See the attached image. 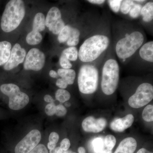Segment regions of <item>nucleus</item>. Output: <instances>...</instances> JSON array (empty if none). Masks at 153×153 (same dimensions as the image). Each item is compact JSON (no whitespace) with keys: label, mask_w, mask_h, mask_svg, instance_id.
<instances>
[{"label":"nucleus","mask_w":153,"mask_h":153,"mask_svg":"<svg viewBox=\"0 0 153 153\" xmlns=\"http://www.w3.org/2000/svg\"><path fill=\"white\" fill-rule=\"evenodd\" d=\"M61 54L69 61H76L78 57V50L75 47H69L63 50Z\"/></svg>","instance_id":"4be33fe9"},{"label":"nucleus","mask_w":153,"mask_h":153,"mask_svg":"<svg viewBox=\"0 0 153 153\" xmlns=\"http://www.w3.org/2000/svg\"><path fill=\"white\" fill-rule=\"evenodd\" d=\"M71 97V94L68 91L63 89H59L55 93V98L57 100L61 102H66Z\"/></svg>","instance_id":"5701e85b"},{"label":"nucleus","mask_w":153,"mask_h":153,"mask_svg":"<svg viewBox=\"0 0 153 153\" xmlns=\"http://www.w3.org/2000/svg\"><path fill=\"white\" fill-rule=\"evenodd\" d=\"M46 26L55 35H58L65 26L60 10L56 7L49 10L45 19Z\"/></svg>","instance_id":"9d476101"},{"label":"nucleus","mask_w":153,"mask_h":153,"mask_svg":"<svg viewBox=\"0 0 153 153\" xmlns=\"http://www.w3.org/2000/svg\"><path fill=\"white\" fill-rule=\"evenodd\" d=\"M134 2H136L137 3H138V4H141V3H143L144 2L146 1H134Z\"/></svg>","instance_id":"09e8293b"},{"label":"nucleus","mask_w":153,"mask_h":153,"mask_svg":"<svg viewBox=\"0 0 153 153\" xmlns=\"http://www.w3.org/2000/svg\"><path fill=\"white\" fill-rule=\"evenodd\" d=\"M67 113V109L62 105L60 104L56 106L55 114L58 117H63Z\"/></svg>","instance_id":"72a5a7b5"},{"label":"nucleus","mask_w":153,"mask_h":153,"mask_svg":"<svg viewBox=\"0 0 153 153\" xmlns=\"http://www.w3.org/2000/svg\"><path fill=\"white\" fill-rule=\"evenodd\" d=\"M137 147L136 140L132 137H129L121 142L114 153H134Z\"/></svg>","instance_id":"4468645a"},{"label":"nucleus","mask_w":153,"mask_h":153,"mask_svg":"<svg viewBox=\"0 0 153 153\" xmlns=\"http://www.w3.org/2000/svg\"><path fill=\"white\" fill-rule=\"evenodd\" d=\"M140 16L145 23H150L153 20V2L149 1L143 6L141 10Z\"/></svg>","instance_id":"f3484780"},{"label":"nucleus","mask_w":153,"mask_h":153,"mask_svg":"<svg viewBox=\"0 0 153 153\" xmlns=\"http://www.w3.org/2000/svg\"><path fill=\"white\" fill-rule=\"evenodd\" d=\"M59 139V136L57 133L52 132L50 134L49 138V142L53 143L56 144L58 142Z\"/></svg>","instance_id":"c9c22d12"},{"label":"nucleus","mask_w":153,"mask_h":153,"mask_svg":"<svg viewBox=\"0 0 153 153\" xmlns=\"http://www.w3.org/2000/svg\"><path fill=\"white\" fill-rule=\"evenodd\" d=\"M45 16L42 13H38L34 17L33 30L40 33L45 30Z\"/></svg>","instance_id":"6ab92c4d"},{"label":"nucleus","mask_w":153,"mask_h":153,"mask_svg":"<svg viewBox=\"0 0 153 153\" xmlns=\"http://www.w3.org/2000/svg\"><path fill=\"white\" fill-rule=\"evenodd\" d=\"M94 150L96 153H100L104 149V142L100 138H97L94 140L93 143Z\"/></svg>","instance_id":"c85d7f7f"},{"label":"nucleus","mask_w":153,"mask_h":153,"mask_svg":"<svg viewBox=\"0 0 153 153\" xmlns=\"http://www.w3.org/2000/svg\"><path fill=\"white\" fill-rule=\"evenodd\" d=\"M71 27L70 25H65L64 28L61 30L58 34L57 39L59 43H64L66 42L70 36Z\"/></svg>","instance_id":"b1692460"},{"label":"nucleus","mask_w":153,"mask_h":153,"mask_svg":"<svg viewBox=\"0 0 153 153\" xmlns=\"http://www.w3.org/2000/svg\"><path fill=\"white\" fill-rule=\"evenodd\" d=\"M57 73L58 76L66 81L68 85H72L74 83L76 74L73 69L60 68L57 70Z\"/></svg>","instance_id":"a211bd4d"},{"label":"nucleus","mask_w":153,"mask_h":153,"mask_svg":"<svg viewBox=\"0 0 153 153\" xmlns=\"http://www.w3.org/2000/svg\"><path fill=\"white\" fill-rule=\"evenodd\" d=\"M122 1L121 0H110L108 1L110 8L115 13H118L120 10Z\"/></svg>","instance_id":"c756f323"},{"label":"nucleus","mask_w":153,"mask_h":153,"mask_svg":"<svg viewBox=\"0 0 153 153\" xmlns=\"http://www.w3.org/2000/svg\"><path fill=\"white\" fill-rule=\"evenodd\" d=\"M44 101L46 102H49V103H54L55 102V100L53 99L52 96H51L49 94H47L44 96Z\"/></svg>","instance_id":"4c0bfd02"},{"label":"nucleus","mask_w":153,"mask_h":153,"mask_svg":"<svg viewBox=\"0 0 153 153\" xmlns=\"http://www.w3.org/2000/svg\"><path fill=\"white\" fill-rule=\"evenodd\" d=\"M55 149H53L50 150V151H49V153H56V151H55Z\"/></svg>","instance_id":"8fccbe9b"},{"label":"nucleus","mask_w":153,"mask_h":153,"mask_svg":"<svg viewBox=\"0 0 153 153\" xmlns=\"http://www.w3.org/2000/svg\"><path fill=\"white\" fill-rule=\"evenodd\" d=\"M88 2L94 4L101 5L104 4L105 1L104 0H88L87 1Z\"/></svg>","instance_id":"58836bf2"},{"label":"nucleus","mask_w":153,"mask_h":153,"mask_svg":"<svg viewBox=\"0 0 153 153\" xmlns=\"http://www.w3.org/2000/svg\"><path fill=\"white\" fill-rule=\"evenodd\" d=\"M42 40V36L41 33L33 30L28 33L26 37L27 43L31 45H37L40 44Z\"/></svg>","instance_id":"412c9836"},{"label":"nucleus","mask_w":153,"mask_h":153,"mask_svg":"<svg viewBox=\"0 0 153 153\" xmlns=\"http://www.w3.org/2000/svg\"><path fill=\"white\" fill-rule=\"evenodd\" d=\"M64 105L66 107H69L71 106V104L70 102H65Z\"/></svg>","instance_id":"49530a36"},{"label":"nucleus","mask_w":153,"mask_h":153,"mask_svg":"<svg viewBox=\"0 0 153 153\" xmlns=\"http://www.w3.org/2000/svg\"><path fill=\"white\" fill-rule=\"evenodd\" d=\"M41 139L40 131L37 129L31 131L16 145L15 153H29L39 144Z\"/></svg>","instance_id":"6e6552de"},{"label":"nucleus","mask_w":153,"mask_h":153,"mask_svg":"<svg viewBox=\"0 0 153 153\" xmlns=\"http://www.w3.org/2000/svg\"><path fill=\"white\" fill-rule=\"evenodd\" d=\"M29 153H49L48 150L43 144L38 145Z\"/></svg>","instance_id":"473e14b6"},{"label":"nucleus","mask_w":153,"mask_h":153,"mask_svg":"<svg viewBox=\"0 0 153 153\" xmlns=\"http://www.w3.org/2000/svg\"><path fill=\"white\" fill-rule=\"evenodd\" d=\"M100 153H112V151L108 149H104Z\"/></svg>","instance_id":"a18cd8bd"},{"label":"nucleus","mask_w":153,"mask_h":153,"mask_svg":"<svg viewBox=\"0 0 153 153\" xmlns=\"http://www.w3.org/2000/svg\"><path fill=\"white\" fill-rule=\"evenodd\" d=\"M63 153H76L74 152H72V151L70 150H67L66 151H64L63 152Z\"/></svg>","instance_id":"de8ad7c7"},{"label":"nucleus","mask_w":153,"mask_h":153,"mask_svg":"<svg viewBox=\"0 0 153 153\" xmlns=\"http://www.w3.org/2000/svg\"><path fill=\"white\" fill-rule=\"evenodd\" d=\"M80 32L78 29L71 27L70 36L66 41V44L69 47H75L79 43Z\"/></svg>","instance_id":"aec40b11"},{"label":"nucleus","mask_w":153,"mask_h":153,"mask_svg":"<svg viewBox=\"0 0 153 153\" xmlns=\"http://www.w3.org/2000/svg\"><path fill=\"white\" fill-rule=\"evenodd\" d=\"M104 143L107 149L112 151L116 143V139L112 135H108L105 138Z\"/></svg>","instance_id":"cd10ccee"},{"label":"nucleus","mask_w":153,"mask_h":153,"mask_svg":"<svg viewBox=\"0 0 153 153\" xmlns=\"http://www.w3.org/2000/svg\"><path fill=\"white\" fill-rule=\"evenodd\" d=\"M55 151L56 153H63V151L60 147H57L55 148Z\"/></svg>","instance_id":"c03bdc74"},{"label":"nucleus","mask_w":153,"mask_h":153,"mask_svg":"<svg viewBox=\"0 0 153 153\" xmlns=\"http://www.w3.org/2000/svg\"><path fill=\"white\" fill-rule=\"evenodd\" d=\"M99 71L97 67L92 64L86 63L80 67L78 73V88L84 94H92L98 87Z\"/></svg>","instance_id":"39448f33"},{"label":"nucleus","mask_w":153,"mask_h":153,"mask_svg":"<svg viewBox=\"0 0 153 153\" xmlns=\"http://www.w3.org/2000/svg\"><path fill=\"white\" fill-rule=\"evenodd\" d=\"M59 62L60 66L63 69H70L72 66L70 61L62 54L60 56Z\"/></svg>","instance_id":"7c9ffc66"},{"label":"nucleus","mask_w":153,"mask_h":153,"mask_svg":"<svg viewBox=\"0 0 153 153\" xmlns=\"http://www.w3.org/2000/svg\"><path fill=\"white\" fill-rule=\"evenodd\" d=\"M70 140L67 138L64 139L62 140V141L60 143V147L62 149L63 151L68 150L70 147Z\"/></svg>","instance_id":"f704fd0d"},{"label":"nucleus","mask_w":153,"mask_h":153,"mask_svg":"<svg viewBox=\"0 0 153 153\" xmlns=\"http://www.w3.org/2000/svg\"><path fill=\"white\" fill-rule=\"evenodd\" d=\"M25 15V5L23 1H10L7 4L2 16V30L6 33L13 31L20 25Z\"/></svg>","instance_id":"7ed1b4c3"},{"label":"nucleus","mask_w":153,"mask_h":153,"mask_svg":"<svg viewBox=\"0 0 153 153\" xmlns=\"http://www.w3.org/2000/svg\"><path fill=\"white\" fill-rule=\"evenodd\" d=\"M110 43V40L107 35L94 34L86 38L79 47L78 58L83 63H92L106 51Z\"/></svg>","instance_id":"f257e3e1"},{"label":"nucleus","mask_w":153,"mask_h":153,"mask_svg":"<svg viewBox=\"0 0 153 153\" xmlns=\"http://www.w3.org/2000/svg\"><path fill=\"white\" fill-rule=\"evenodd\" d=\"M134 120L131 114H128L122 118L115 119L110 124V128L115 131L121 132L130 127Z\"/></svg>","instance_id":"ddd939ff"},{"label":"nucleus","mask_w":153,"mask_h":153,"mask_svg":"<svg viewBox=\"0 0 153 153\" xmlns=\"http://www.w3.org/2000/svg\"><path fill=\"white\" fill-rule=\"evenodd\" d=\"M56 85L58 87L60 88V89H65L68 86V83L66 82V81L62 79V78H59L57 79L56 82Z\"/></svg>","instance_id":"e433bc0d"},{"label":"nucleus","mask_w":153,"mask_h":153,"mask_svg":"<svg viewBox=\"0 0 153 153\" xmlns=\"http://www.w3.org/2000/svg\"><path fill=\"white\" fill-rule=\"evenodd\" d=\"M120 71L119 65L114 58H109L105 62L102 71L101 86L105 95H111L117 89Z\"/></svg>","instance_id":"20e7f679"},{"label":"nucleus","mask_w":153,"mask_h":153,"mask_svg":"<svg viewBox=\"0 0 153 153\" xmlns=\"http://www.w3.org/2000/svg\"><path fill=\"white\" fill-rule=\"evenodd\" d=\"M142 7L143 6L141 4L135 2L133 6L129 13H128L130 17L132 19H134L138 18L140 16L141 10Z\"/></svg>","instance_id":"bb28decb"},{"label":"nucleus","mask_w":153,"mask_h":153,"mask_svg":"<svg viewBox=\"0 0 153 153\" xmlns=\"http://www.w3.org/2000/svg\"><path fill=\"white\" fill-rule=\"evenodd\" d=\"M143 119L145 121L151 122L153 121V105H149L146 107L142 113Z\"/></svg>","instance_id":"393cba45"},{"label":"nucleus","mask_w":153,"mask_h":153,"mask_svg":"<svg viewBox=\"0 0 153 153\" xmlns=\"http://www.w3.org/2000/svg\"><path fill=\"white\" fill-rule=\"evenodd\" d=\"M137 153H153L152 152H149L146 149H144V148H142V149H140L137 152Z\"/></svg>","instance_id":"79ce46f5"},{"label":"nucleus","mask_w":153,"mask_h":153,"mask_svg":"<svg viewBox=\"0 0 153 153\" xmlns=\"http://www.w3.org/2000/svg\"><path fill=\"white\" fill-rule=\"evenodd\" d=\"M107 123L104 118L96 119L92 116L85 118L82 123V128L87 132L99 133L102 131L106 126Z\"/></svg>","instance_id":"f8f14e48"},{"label":"nucleus","mask_w":153,"mask_h":153,"mask_svg":"<svg viewBox=\"0 0 153 153\" xmlns=\"http://www.w3.org/2000/svg\"><path fill=\"white\" fill-rule=\"evenodd\" d=\"M48 148L49 150L53 149H55L56 147V144L53 143L49 142L47 145Z\"/></svg>","instance_id":"a19ab883"},{"label":"nucleus","mask_w":153,"mask_h":153,"mask_svg":"<svg viewBox=\"0 0 153 153\" xmlns=\"http://www.w3.org/2000/svg\"><path fill=\"white\" fill-rule=\"evenodd\" d=\"M0 90L9 97V106L11 109H22L29 103V96L26 93L21 91L19 86L16 84H3L0 87Z\"/></svg>","instance_id":"423d86ee"},{"label":"nucleus","mask_w":153,"mask_h":153,"mask_svg":"<svg viewBox=\"0 0 153 153\" xmlns=\"http://www.w3.org/2000/svg\"><path fill=\"white\" fill-rule=\"evenodd\" d=\"M12 45L8 41L0 42V66L5 64L10 55Z\"/></svg>","instance_id":"dca6fc26"},{"label":"nucleus","mask_w":153,"mask_h":153,"mask_svg":"<svg viewBox=\"0 0 153 153\" xmlns=\"http://www.w3.org/2000/svg\"><path fill=\"white\" fill-rule=\"evenodd\" d=\"M56 105L55 103H50L46 105L45 111L46 114L49 116H52L55 114Z\"/></svg>","instance_id":"2f4dec72"},{"label":"nucleus","mask_w":153,"mask_h":153,"mask_svg":"<svg viewBox=\"0 0 153 153\" xmlns=\"http://www.w3.org/2000/svg\"><path fill=\"white\" fill-rule=\"evenodd\" d=\"M153 99V85L144 82L139 85L135 92L129 97L128 103L133 108H138L149 103Z\"/></svg>","instance_id":"0eeeda50"},{"label":"nucleus","mask_w":153,"mask_h":153,"mask_svg":"<svg viewBox=\"0 0 153 153\" xmlns=\"http://www.w3.org/2000/svg\"><path fill=\"white\" fill-rule=\"evenodd\" d=\"M140 57L143 60L149 63L153 62V41L144 43L139 49Z\"/></svg>","instance_id":"2eb2a0df"},{"label":"nucleus","mask_w":153,"mask_h":153,"mask_svg":"<svg viewBox=\"0 0 153 153\" xmlns=\"http://www.w3.org/2000/svg\"><path fill=\"white\" fill-rule=\"evenodd\" d=\"M26 57L24 64V68L26 70L40 71L44 67L45 55L39 49L33 48L30 49Z\"/></svg>","instance_id":"1a4fd4ad"},{"label":"nucleus","mask_w":153,"mask_h":153,"mask_svg":"<svg viewBox=\"0 0 153 153\" xmlns=\"http://www.w3.org/2000/svg\"><path fill=\"white\" fill-rule=\"evenodd\" d=\"M78 153H85V148L82 147H80L78 149Z\"/></svg>","instance_id":"37998d69"},{"label":"nucleus","mask_w":153,"mask_h":153,"mask_svg":"<svg viewBox=\"0 0 153 153\" xmlns=\"http://www.w3.org/2000/svg\"><path fill=\"white\" fill-rule=\"evenodd\" d=\"M134 4L135 2L134 1H131V0L122 1L120 8L121 12L124 15L128 14Z\"/></svg>","instance_id":"a878e982"},{"label":"nucleus","mask_w":153,"mask_h":153,"mask_svg":"<svg viewBox=\"0 0 153 153\" xmlns=\"http://www.w3.org/2000/svg\"><path fill=\"white\" fill-rule=\"evenodd\" d=\"M26 56L25 49L22 48L20 44H16L11 50L8 60L4 65V69L9 71L16 68L24 62Z\"/></svg>","instance_id":"9b49d317"},{"label":"nucleus","mask_w":153,"mask_h":153,"mask_svg":"<svg viewBox=\"0 0 153 153\" xmlns=\"http://www.w3.org/2000/svg\"><path fill=\"white\" fill-rule=\"evenodd\" d=\"M49 74L50 76L52 78H57L58 76L57 72L53 70H51L49 71Z\"/></svg>","instance_id":"ea45409f"},{"label":"nucleus","mask_w":153,"mask_h":153,"mask_svg":"<svg viewBox=\"0 0 153 153\" xmlns=\"http://www.w3.org/2000/svg\"><path fill=\"white\" fill-rule=\"evenodd\" d=\"M144 33L140 30H134L126 33L118 40L115 51L119 59L123 61L130 58L144 44Z\"/></svg>","instance_id":"f03ea898"}]
</instances>
